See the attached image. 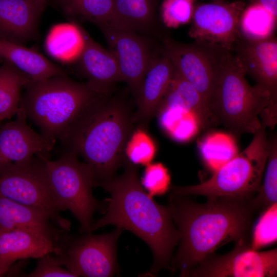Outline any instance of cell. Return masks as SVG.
Wrapping results in <instances>:
<instances>
[{
  "mask_svg": "<svg viewBox=\"0 0 277 277\" xmlns=\"http://www.w3.org/2000/svg\"><path fill=\"white\" fill-rule=\"evenodd\" d=\"M253 196L211 197L200 204L186 195L171 194L169 205L180 241L171 270L188 276L221 245L251 241L252 225L261 213L252 202Z\"/></svg>",
  "mask_w": 277,
  "mask_h": 277,
  "instance_id": "cell-1",
  "label": "cell"
},
{
  "mask_svg": "<svg viewBox=\"0 0 277 277\" xmlns=\"http://www.w3.org/2000/svg\"><path fill=\"white\" fill-rule=\"evenodd\" d=\"M124 172L101 187L110 194L106 199L105 215L94 221L92 231L112 225L128 230L146 242L153 254L148 273L156 275L162 269L171 270L172 255L180 239L169 205L163 206L146 193L141 184L138 169L125 159Z\"/></svg>",
  "mask_w": 277,
  "mask_h": 277,
  "instance_id": "cell-2",
  "label": "cell"
},
{
  "mask_svg": "<svg viewBox=\"0 0 277 277\" xmlns=\"http://www.w3.org/2000/svg\"><path fill=\"white\" fill-rule=\"evenodd\" d=\"M100 94L59 139L64 151L81 156L90 167L94 187L114 176L126 159L133 114L122 97Z\"/></svg>",
  "mask_w": 277,
  "mask_h": 277,
  "instance_id": "cell-3",
  "label": "cell"
},
{
  "mask_svg": "<svg viewBox=\"0 0 277 277\" xmlns=\"http://www.w3.org/2000/svg\"><path fill=\"white\" fill-rule=\"evenodd\" d=\"M246 75L231 53L216 78L208 104L214 122L238 136L254 134L262 123L272 129L277 122V102L257 85H250Z\"/></svg>",
  "mask_w": 277,
  "mask_h": 277,
  "instance_id": "cell-4",
  "label": "cell"
},
{
  "mask_svg": "<svg viewBox=\"0 0 277 277\" xmlns=\"http://www.w3.org/2000/svg\"><path fill=\"white\" fill-rule=\"evenodd\" d=\"M19 107L53 146L83 111L100 94L87 83H81L66 74L30 82Z\"/></svg>",
  "mask_w": 277,
  "mask_h": 277,
  "instance_id": "cell-5",
  "label": "cell"
},
{
  "mask_svg": "<svg viewBox=\"0 0 277 277\" xmlns=\"http://www.w3.org/2000/svg\"><path fill=\"white\" fill-rule=\"evenodd\" d=\"M266 128L262 124L249 145L214 172L209 179L195 185H173L171 194L200 195L207 198L254 195L262 183L269 153Z\"/></svg>",
  "mask_w": 277,
  "mask_h": 277,
  "instance_id": "cell-6",
  "label": "cell"
},
{
  "mask_svg": "<svg viewBox=\"0 0 277 277\" xmlns=\"http://www.w3.org/2000/svg\"><path fill=\"white\" fill-rule=\"evenodd\" d=\"M46 169L56 204L61 211H70L80 224V231L92 233L93 216L96 211L104 213L105 201L93 195L94 180L88 165L77 156L64 151L58 159L45 157Z\"/></svg>",
  "mask_w": 277,
  "mask_h": 277,
  "instance_id": "cell-7",
  "label": "cell"
},
{
  "mask_svg": "<svg viewBox=\"0 0 277 277\" xmlns=\"http://www.w3.org/2000/svg\"><path fill=\"white\" fill-rule=\"evenodd\" d=\"M38 153L25 162L0 170V195L47 214L61 229L69 231L70 221L63 217L54 199L45 157Z\"/></svg>",
  "mask_w": 277,
  "mask_h": 277,
  "instance_id": "cell-8",
  "label": "cell"
},
{
  "mask_svg": "<svg viewBox=\"0 0 277 277\" xmlns=\"http://www.w3.org/2000/svg\"><path fill=\"white\" fill-rule=\"evenodd\" d=\"M123 229L108 233L72 236L65 231L56 244L54 253L76 277H108L118 270L116 245Z\"/></svg>",
  "mask_w": 277,
  "mask_h": 277,
  "instance_id": "cell-9",
  "label": "cell"
},
{
  "mask_svg": "<svg viewBox=\"0 0 277 277\" xmlns=\"http://www.w3.org/2000/svg\"><path fill=\"white\" fill-rule=\"evenodd\" d=\"M231 52L206 42L186 44L163 38L162 53L194 86L208 107L216 78Z\"/></svg>",
  "mask_w": 277,
  "mask_h": 277,
  "instance_id": "cell-10",
  "label": "cell"
},
{
  "mask_svg": "<svg viewBox=\"0 0 277 277\" xmlns=\"http://www.w3.org/2000/svg\"><path fill=\"white\" fill-rule=\"evenodd\" d=\"M251 241H240L230 252L213 253L195 268L188 276L275 277L277 275V249L259 251L251 248Z\"/></svg>",
  "mask_w": 277,
  "mask_h": 277,
  "instance_id": "cell-11",
  "label": "cell"
},
{
  "mask_svg": "<svg viewBox=\"0 0 277 277\" xmlns=\"http://www.w3.org/2000/svg\"><path fill=\"white\" fill-rule=\"evenodd\" d=\"M136 102L147 67L154 56L147 36L112 26L100 28Z\"/></svg>",
  "mask_w": 277,
  "mask_h": 277,
  "instance_id": "cell-12",
  "label": "cell"
},
{
  "mask_svg": "<svg viewBox=\"0 0 277 277\" xmlns=\"http://www.w3.org/2000/svg\"><path fill=\"white\" fill-rule=\"evenodd\" d=\"M245 8L240 1L196 6L189 35L195 41L218 44L232 51L241 37L239 22Z\"/></svg>",
  "mask_w": 277,
  "mask_h": 277,
  "instance_id": "cell-13",
  "label": "cell"
},
{
  "mask_svg": "<svg viewBox=\"0 0 277 277\" xmlns=\"http://www.w3.org/2000/svg\"><path fill=\"white\" fill-rule=\"evenodd\" d=\"M233 51L245 73L277 102V40L274 35L259 41L240 37Z\"/></svg>",
  "mask_w": 277,
  "mask_h": 277,
  "instance_id": "cell-14",
  "label": "cell"
},
{
  "mask_svg": "<svg viewBox=\"0 0 277 277\" xmlns=\"http://www.w3.org/2000/svg\"><path fill=\"white\" fill-rule=\"evenodd\" d=\"M16 118L0 129V170L26 162L38 153L48 154L54 146L27 123V116L19 107Z\"/></svg>",
  "mask_w": 277,
  "mask_h": 277,
  "instance_id": "cell-15",
  "label": "cell"
},
{
  "mask_svg": "<svg viewBox=\"0 0 277 277\" xmlns=\"http://www.w3.org/2000/svg\"><path fill=\"white\" fill-rule=\"evenodd\" d=\"M80 27L83 37V47L77 58L79 72L97 93L110 94L117 83L124 81L117 61L113 55L95 42L80 24Z\"/></svg>",
  "mask_w": 277,
  "mask_h": 277,
  "instance_id": "cell-16",
  "label": "cell"
},
{
  "mask_svg": "<svg viewBox=\"0 0 277 277\" xmlns=\"http://www.w3.org/2000/svg\"><path fill=\"white\" fill-rule=\"evenodd\" d=\"M174 70L173 64L162 53L154 56L146 71L138 97L137 109L133 114V122L146 127L156 114L159 105L164 97Z\"/></svg>",
  "mask_w": 277,
  "mask_h": 277,
  "instance_id": "cell-17",
  "label": "cell"
},
{
  "mask_svg": "<svg viewBox=\"0 0 277 277\" xmlns=\"http://www.w3.org/2000/svg\"><path fill=\"white\" fill-rule=\"evenodd\" d=\"M36 209L0 195V233L21 230L35 233L56 244L66 231Z\"/></svg>",
  "mask_w": 277,
  "mask_h": 277,
  "instance_id": "cell-18",
  "label": "cell"
},
{
  "mask_svg": "<svg viewBox=\"0 0 277 277\" xmlns=\"http://www.w3.org/2000/svg\"><path fill=\"white\" fill-rule=\"evenodd\" d=\"M41 13L31 0H0V39L22 45L34 39Z\"/></svg>",
  "mask_w": 277,
  "mask_h": 277,
  "instance_id": "cell-19",
  "label": "cell"
},
{
  "mask_svg": "<svg viewBox=\"0 0 277 277\" xmlns=\"http://www.w3.org/2000/svg\"><path fill=\"white\" fill-rule=\"evenodd\" d=\"M113 26L149 37L160 36L154 0H112Z\"/></svg>",
  "mask_w": 277,
  "mask_h": 277,
  "instance_id": "cell-20",
  "label": "cell"
},
{
  "mask_svg": "<svg viewBox=\"0 0 277 277\" xmlns=\"http://www.w3.org/2000/svg\"><path fill=\"white\" fill-rule=\"evenodd\" d=\"M56 251L54 243L31 232L15 230L0 233V261L9 268L19 260L37 259Z\"/></svg>",
  "mask_w": 277,
  "mask_h": 277,
  "instance_id": "cell-21",
  "label": "cell"
},
{
  "mask_svg": "<svg viewBox=\"0 0 277 277\" xmlns=\"http://www.w3.org/2000/svg\"><path fill=\"white\" fill-rule=\"evenodd\" d=\"M164 108H181L192 112L199 118L202 129L209 128L214 123L209 109L201 94L175 67L157 111Z\"/></svg>",
  "mask_w": 277,
  "mask_h": 277,
  "instance_id": "cell-22",
  "label": "cell"
},
{
  "mask_svg": "<svg viewBox=\"0 0 277 277\" xmlns=\"http://www.w3.org/2000/svg\"><path fill=\"white\" fill-rule=\"evenodd\" d=\"M0 57L11 62L31 81L66 74L63 68L38 52L1 39Z\"/></svg>",
  "mask_w": 277,
  "mask_h": 277,
  "instance_id": "cell-23",
  "label": "cell"
},
{
  "mask_svg": "<svg viewBox=\"0 0 277 277\" xmlns=\"http://www.w3.org/2000/svg\"><path fill=\"white\" fill-rule=\"evenodd\" d=\"M68 18L70 22H89L99 28L113 26L112 0H49Z\"/></svg>",
  "mask_w": 277,
  "mask_h": 277,
  "instance_id": "cell-24",
  "label": "cell"
},
{
  "mask_svg": "<svg viewBox=\"0 0 277 277\" xmlns=\"http://www.w3.org/2000/svg\"><path fill=\"white\" fill-rule=\"evenodd\" d=\"M30 82L28 77L7 60L0 66V121L16 114L21 92Z\"/></svg>",
  "mask_w": 277,
  "mask_h": 277,
  "instance_id": "cell-25",
  "label": "cell"
},
{
  "mask_svg": "<svg viewBox=\"0 0 277 277\" xmlns=\"http://www.w3.org/2000/svg\"><path fill=\"white\" fill-rule=\"evenodd\" d=\"M46 47L48 53L59 60H77L83 47L80 24L71 22L55 26L48 34Z\"/></svg>",
  "mask_w": 277,
  "mask_h": 277,
  "instance_id": "cell-26",
  "label": "cell"
},
{
  "mask_svg": "<svg viewBox=\"0 0 277 277\" xmlns=\"http://www.w3.org/2000/svg\"><path fill=\"white\" fill-rule=\"evenodd\" d=\"M198 146L205 163L213 172L239 153L234 138L221 132L208 133L201 140Z\"/></svg>",
  "mask_w": 277,
  "mask_h": 277,
  "instance_id": "cell-27",
  "label": "cell"
},
{
  "mask_svg": "<svg viewBox=\"0 0 277 277\" xmlns=\"http://www.w3.org/2000/svg\"><path fill=\"white\" fill-rule=\"evenodd\" d=\"M156 114L164 131L178 142L191 140L201 129L199 118L190 111L181 108H164L158 110Z\"/></svg>",
  "mask_w": 277,
  "mask_h": 277,
  "instance_id": "cell-28",
  "label": "cell"
},
{
  "mask_svg": "<svg viewBox=\"0 0 277 277\" xmlns=\"http://www.w3.org/2000/svg\"><path fill=\"white\" fill-rule=\"evenodd\" d=\"M276 17L263 6L252 3L245 7L241 15V37L253 41L265 39L274 35Z\"/></svg>",
  "mask_w": 277,
  "mask_h": 277,
  "instance_id": "cell-29",
  "label": "cell"
},
{
  "mask_svg": "<svg viewBox=\"0 0 277 277\" xmlns=\"http://www.w3.org/2000/svg\"><path fill=\"white\" fill-rule=\"evenodd\" d=\"M269 153L265 174L252 202L261 212L277 203V142L276 137L269 140Z\"/></svg>",
  "mask_w": 277,
  "mask_h": 277,
  "instance_id": "cell-30",
  "label": "cell"
},
{
  "mask_svg": "<svg viewBox=\"0 0 277 277\" xmlns=\"http://www.w3.org/2000/svg\"><path fill=\"white\" fill-rule=\"evenodd\" d=\"M277 204L274 203L260 215L251 234V248L255 250L272 244L277 239Z\"/></svg>",
  "mask_w": 277,
  "mask_h": 277,
  "instance_id": "cell-31",
  "label": "cell"
},
{
  "mask_svg": "<svg viewBox=\"0 0 277 277\" xmlns=\"http://www.w3.org/2000/svg\"><path fill=\"white\" fill-rule=\"evenodd\" d=\"M193 0H163L161 17L169 28H177L191 21L194 6Z\"/></svg>",
  "mask_w": 277,
  "mask_h": 277,
  "instance_id": "cell-32",
  "label": "cell"
},
{
  "mask_svg": "<svg viewBox=\"0 0 277 277\" xmlns=\"http://www.w3.org/2000/svg\"><path fill=\"white\" fill-rule=\"evenodd\" d=\"M126 147V154L129 160L134 164H149L155 153L154 143L142 130H137L131 135Z\"/></svg>",
  "mask_w": 277,
  "mask_h": 277,
  "instance_id": "cell-33",
  "label": "cell"
},
{
  "mask_svg": "<svg viewBox=\"0 0 277 277\" xmlns=\"http://www.w3.org/2000/svg\"><path fill=\"white\" fill-rule=\"evenodd\" d=\"M142 184L151 196L165 193L170 185L168 169L160 163L148 164L145 170Z\"/></svg>",
  "mask_w": 277,
  "mask_h": 277,
  "instance_id": "cell-34",
  "label": "cell"
},
{
  "mask_svg": "<svg viewBox=\"0 0 277 277\" xmlns=\"http://www.w3.org/2000/svg\"><path fill=\"white\" fill-rule=\"evenodd\" d=\"M27 277H76L66 268L53 253H47L37 259L36 268Z\"/></svg>",
  "mask_w": 277,
  "mask_h": 277,
  "instance_id": "cell-35",
  "label": "cell"
},
{
  "mask_svg": "<svg viewBox=\"0 0 277 277\" xmlns=\"http://www.w3.org/2000/svg\"><path fill=\"white\" fill-rule=\"evenodd\" d=\"M252 3L257 4L265 8L277 17V0H251Z\"/></svg>",
  "mask_w": 277,
  "mask_h": 277,
  "instance_id": "cell-36",
  "label": "cell"
},
{
  "mask_svg": "<svg viewBox=\"0 0 277 277\" xmlns=\"http://www.w3.org/2000/svg\"><path fill=\"white\" fill-rule=\"evenodd\" d=\"M40 12H42L49 0H31Z\"/></svg>",
  "mask_w": 277,
  "mask_h": 277,
  "instance_id": "cell-37",
  "label": "cell"
},
{
  "mask_svg": "<svg viewBox=\"0 0 277 277\" xmlns=\"http://www.w3.org/2000/svg\"><path fill=\"white\" fill-rule=\"evenodd\" d=\"M9 267L4 264L0 261V276L6 274Z\"/></svg>",
  "mask_w": 277,
  "mask_h": 277,
  "instance_id": "cell-38",
  "label": "cell"
},
{
  "mask_svg": "<svg viewBox=\"0 0 277 277\" xmlns=\"http://www.w3.org/2000/svg\"><path fill=\"white\" fill-rule=\"evenodd\" d=\"M193 1L195 0H193ZM212 1L213 2H225L226 0H210Z\"/></svg>",
  "mask_w": 277,
  "mask_h": 277,
  "instance_id": "cell-39",
  "label": "cell"
}]
</instances>
